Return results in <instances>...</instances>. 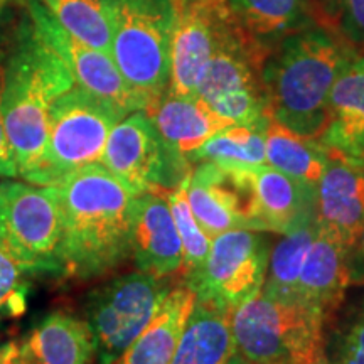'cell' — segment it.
Masks as SVG:
<instances>
[{
    "label": "cell",
    "mask_w": 364,
    "mask_h": 364,
    "mask_svg": "<svg viewBox=\"0 0 364 364\" xmlns=\"http://www.w3.org/2000/svg\"><path fill=\"white\" fill-rule=\"evenodd\" d=\"M61 208L59 273L91 280L132 258L135 193L102 164L71 172L54 184Z\"/></svg>",
    "instance_id": "obj_1"
},
{
    "label": "cell",
    "mask_w": 364,
    "mask_h": 364,
    "mask_svg": "<svg viewBox=\"0 0 364 364\" xmlns=\"http://www.w3.org/2000/svg\"><path fill=\"white\" fill-rule=\"evenodd\" d=\"M358 53L321 26L287 36L262 66L268 117L295 134L321 139L332 86Z\"/></svg>",
    "instance_id": "obj_2"
},
{
    "label": "cell",
    "mask_w": 364,
    "mask_h": 364,
    "mask_svg": "<svg viewBox=\"0 0 364 364\" xmlns=\"http://www.w3.org/2000/svg\"><path fill=\"white\" fill-rule=\"evenodd\" d=\"M4 65L2 113L9 145L21 179L33 182L48 145L54 100L75 86L63 59L26 26Z\"/></svg>",
    "instance_id": "obj_3"
},
{
    "label": "cell",
    "mask_w": 364,
    "mask_h": 364,
    "mask_svg": "<svg viewBox=\"0 0 364 364\" xmlns=\"http://www.w3.org/2000/svg\"><path fill=\"white\" fill-rule=\"evenodd\" d=\"M108 2L110 56L142 110H149L169 91L174 0Z\"/></svg>",
    "instance_id": "obj_4"
},
{
    "label": "cell",
    "mask_w": 364,
    "mask_h": 364,
    "mask_svg": "<svg viewBox=\"0 0 364 364\" xmlns=\"http://www.w3.org/2000/svg\"><path fill=\"white\" fill-rule=\"evenodd\" d=\"M321 312L300 302L258 294L231 311L235 356L247 364L309 361L329 364Z\"/></svg>",
    "instance_id": "obj_5"
},
{
    "label": "cell",
    "mask_w": 364,
    "mask_h": 364,
    "mask_svg": "<svg viewBox=\"0 0 364 364\" xmlns=\"http://www.w3.org/2000/svg\"><path fill=\"white\" fill-rule=\"evenodd\" d=\"M125 112L75 85L54 100L49 112L43 166L31 184L54 186L63 177L100 164L110 132Z\"/></svg>",
    "instance_id": "obj_6"
},
{
    "label": "cell",
    "mask_w": 364,
    "mask_h": 364,
    "mask_svg": "<svg viewBox=\"0 0 364 364\" xmlns=\"http://www.w3.org/2000/svg\"><path fill=\"white\" fill-rule=\"evenodd\" d=\"M172 290L167 277L125 273L90 290L83 318L90 327L98 364H112L145 331Z\"/></svg>",
    "instance_id": "obj_7"
},
{
    "label": "cell",
    "mask_w": 364,
    "mask_h": 364,
    "mask_svg": "<svg viewBox=\"0 0 364 364\" xmlns=\"http://www.w3.org/2000/svg\"><path fill=\"white\" fill-rule=\"evenodd\" d=\"M267 51L253 43L231 12L218 31L215 51L198 95L218 115L235 125H262L270 120L262 85Z\"/></svg>",
    "instance_id": "obj_8"
},
{
    "label": "cell",
    "mask_w": 364,
    "mask_h": 364,
    "mask_svg": "<svg viewBox=\"0 0 364 364\" xmlns=\"http://www.w3.org/2000/svg\"><path fill=\"white\" fill-rule=\"evenodd\" d=\"M61 230L54 186L0 181V243L34 273H59Z\"/></svg>",
    "instance_id": "obj_9"
},
{
    "label": "cell",
    "mask_w": 364,
    "mask_h": 364,
    "mask_svg": "<svg viewBox=\"0 0 364 364\" xmlns=\"http://www.w3.org/2000/svg\"><path fill=\"white\" fill-rule=\"evenodd\" d=\"M268 258L270 245L262 231H225L213 236L206 262L184 285L196 294V302L231 312L262 292Z\"/></svg>",
    "instance_id": "obj_10"
},
{
    "label": "cell",
    "mask_w": 364,
    "mask_h": 364,
    "mask_svg": "<svg viewBox=\"0 0 364 364\" xmlns=\"http://www.w3.org/2000/svg\"><path fill=\"white\" fill-rule=\"evenodd\" d=\"M100 164L135 194L169 193L193 169L188 159L167 147L144 110L113 127Z\"/></svg>",
    "instance_id": "obj_11"
},
{
    "label": "cell",
    "mask_w": 364,
    "mask_h": 364,
    "mask_svg": "<svg viewBox=\"0 0 364 364\" xmlns=\"http://www.w3.org/2000/svg\"><path fill=\"white\" fill-rule=\"evenodd\" d=\"M26 6L34 33L63 59L75 85L105 102L115 105L127 115L142 110L139 100L129 90L110 54L73 38L46 11L41 0H26Z\"/></svg>",
    "instance_id": "obj_12"
},
{
    "label": "cell",
    "mask_w": 364,
    "mask_h": 364,
    "mask_svg": "<svg viewBox=\"0 0 364 364\" xmlns=\"http://www.w3.org/2000/svg\"><path fill=\"white\" fill-rule=\"evenodd\" d=\"M191 211L211 236L230 230L255 231V191L250 169L201 161L186 179Z\"/></svg>",
    "instance_id": "obj_13"
},
{
    "label": "cell",
    "mask_w": 364,
    "mask_h": 364,
    "mask_svg": "<svg viewBox=\"0 0 364 364\" xmlns=\"http://www.w3.org/2000/svg\"><path fill=\"white\" fill-rule=\"evenodd\" d=\"M174 12L167 93L196 97L230 9L225 0H174Z\"/></svg>",
    "instance_id": "obj_14"
},
{
    "label": "cell",
    "mask_w": 364,
    "mask_h": 364,
    "mask_svg": "<svg viewBox=\"0 0 364 364\" xmlns=\"http://www.w3.org/2000/svg\"><path fill=\"white\" fill-rule=\"evenodd\" d=\"M326 149V166L316 188L318 230L351 247L364 225V162Z\"/></svg>",
    "instance_id": "obj_15"
},
{
    "label": "cell",
    "mask_w": 364,
    "mask_h": 364,
    "mask_svg": "<svg viewBox=\"0 0 364 364\" xmlns=\"http://www.w3.org/2000/svg\"><path fill=\"white\" fill-rule=\"evenodd\" d=\"M132 260L140 272L156 277H171L181 272L182 245L166 194L140 193L135 196Z\"/></svg>",
    "instance_id": "obj_16"
},
{
    "label": "cell",
    "mask_w": 364,
    "mask_h": 364,
    "mask_svg": "<svg viewBox=\"0 0 364 364\" xmlns=\"http://www.w3.org/2000/svg\"><path fill=\"white\" fill-rule=\"evenodd\" d=\"M255 191V231L285 235L316 216V189L270 166L250 169Z\"/></svg>",
    "instance_id": "obj_17"
},
{
    "label": "cell",
    "mask_w": 364,
    "mask_h": 364,
    "mask_svg": "<svg viewBox=\"0 0 364 364\" xmlns=\"http://www.w3.org/2000/svg\"><path fill=\"white\" fill-rule=\"evenodd\" d=\"M240 29L270 53L287 36L321 26L322 0H225Z\"/></svg>",
    "instance_id": "obj_18"
},
{
    "label": "cell",
    "mask_w": 364,
    "mask_h": 364,
    "mask_svg": "<svg viewBox=\"0 0 364 364\" xmlns=\"http://www.w3.org/2000/svg\"><path fill=\"white\" fill-rule=\"evenodd\" d=\"M348 248L331 235L318 230L309 250L297 284V302L332 317L349 289Z\"/></svg>",
    "instance_id": "obj_19"
},
{
    "label": "cell",
    "mask_w": 364,
    "mask_h": 364,
    "mask_svg": "<svg viewBox=\"0 0 364 364\" xmlns=\"http://www.w3.org/2000/svg\"><path fill=\"white\" fill-rule=\"evenodd\" d=\"M144 112L154 122L167 147L189 162L191 156L213 135L235 125L228 118L218 115L199 97H176L166 93L152 108Z\"/></svg>",
    "instance_id": "obj_20"
},
{
    "label": "cell",
    "mask_w": 364,
    "mask_h": 364,
    "mask_svg": "<svg viewBox=\"0 0 364 364\" xmlns=\"http://www.w3.org/2000/svg\"><path fill=\"white\" fill-rule=\"evenodd\" d=\"M21 364H91L95 343L85 318L51 312L17 343Z\"/></svg>",
    "instance_id": "obj_21"
},
{
    "label": "cell",
    "mask_w": 364,
    "mask_h": 364,
    "mask_svg": "<svg viewBox=\"0 0 364 364\" xmlns=\"http://www.w3.org/2000/svg\"><path fill=\"white\" fill-rule=\"evenodd\" d=\"M318 142L359 159V149L364 142V51L348 63L332 86L327 125Z\"/></svg>",
    "instance_id": "obj_22"
},
{
    "label": "cell",
    "mask_w": 364,
    "mask_h": 364,
    "mask_svg": "<svg viewBox=\"0 0 364 364\" xmlns=\"http://www.w3.org/2000/svg\"><path fill=\"white\" fill-rule=\"evenodd\" d=\"M194 306L193 290L174 287L152 322L112 364H171Z\"/></svg>",
    "instance_id": "obj_23"
},
{
    "label": "cell",
    "mask_w": 364,
    "mask_h": 364,
    "mask_svg": "<svg viewBox=\"0 0 364 364\" xmlns=\"http://www.w3.org/2000/svg\"><path fill=\"white\" fill-rule=\"evenodd\" d=\"M230 311L196 302L171 364H225L235 354Z\"/></svg>",
    "instance_id": "obj_24"
},
{
    "label": "cell",
    "mask_w": 364,
    "mask_h": 364,
    "mask_svg": "<svg viewBox=\"0 0 364 364\" xmlns=\"http://www.w3.org/2000/svg\"><path fill=\"white\" fill-rule=\"evenodd\" d=\"M265 156L267 166L314 189L326 166L324 145L295 134L273 118L265 130Z\"/></svg>",
    "instance_id": "obj_25"
},
{
    "label": "cell",
    "mask_w": 364,
    "mask_h": 364,
    "mask_svg": "<svg viewBox=\"0 0 364 364\" xmlns=\"http://www.w3.org/2000/svg\"><path fill=\"white\" fill-rule=\"evenodd\" d=\"M316 235L317 221L314 216L282 236V240L270 252L262 295L297 302L299 277Z\"/></svg>",
    "instance_id": "obj_26"
},
{
    "label": "cell",
    "mask_w": 364,
    "mask_h": 364,
    "mask_svg": "<svg viewBox=\"0 0 364 364\" xmlns=\"http://www.w3.org/2000/svg\"><path fill=\"white\" fill-rule=\"evenodd\" d=\"M267 125L268 122L262 125L226 127L196 150L191 156V164L209 161L225 167H236V169H253V167L267 166Z\"/></svg>",
    "instance_id": "obj_27"
},
{
    "label": "cell",
    "mask_w": 364,
    "mask_h": 364,
    "mask_svg": "<svg viewBox=\"0 0 364 364\" xmlns=\"http://www.w3.org/2000/svg\"><path fill=\"white\" fill-rule=\"evenodd\" d=\"M63 29L81 43L110 54L112 12L108 0H41Z\"/></svg>",
    "instance_id": "obj_28"
},
{
    "label": "cell",
    "mask_w": 364,
    "mask_h": 364,
    "mask_svg": "<svg viewBox=\"0 0 364 364\" xmlns=\"http://www.w3.org/2000/svg\"><path fill=\"white\" fill-rule=\"evenodd\" d=\"M191 172V171H189ZM186 179L184 177L174 189L167 193V203H169L172 218H174L177 233H179L182 245V279L189 282L196 273L201 270L203 263L206 262L209 248H211V236L203 230L196 216L191 211L188 194H186Z\"/></svg>",
    "instance_id": "obj_29"
},
{
    "label": "cell",
    "mask_w": 364,
    "mask_h": 364,
    "mask_svg": "<svg viewBox=\"0 0 364 364\" xmlns=\"http://www.w3.org/2000/svg\"><path fill=\"white\" fill-rule=\"evenodd\" d=\"M321 27L364 51V0H322Z\"/></svg>",
    "instance_id": "obj_30"
},
{
    "label": "cell",
    "mask_w": 364,
    "mask_h": 364,
    "mask_svg": "<svg viewBox=\"0 0 364 364\" xmlns=\"http://www.w3.org/2000/svg\"><path fill=\"white\" fill-rule=\"evenodd\" d=\"M34 273L11 250L0 243V309L24 307L27 275Z\"/></svg>",
    "instance_id": "obj_31"
},
{
    "label": "cell",
    "mask_w": 364,
    "mask_h": 364,
    "mask_svg": "<svg viewBox=\"0 0 364 364\" xmlns=\"http://www.w3.org/2000/svg\"><path fill=\"white\" fill-rule=\"evenodd\" d=\"M341 356L351 364H364V306L346 334Z\"/></svg>",
    "instance_id": "obj_32"
},
{
    "label": "cell",
    "mask_w": 364,
    "mask_h": 364,
    "mask_svg": "<svg viewBox=\"0 0 364 364\" xmlns=\"http://www.w3.org/2000/svg\"><path fill=\"white\" fill-rule=\"evenodd\" d=\"M4 65H6V63L0 61V177H2V179H16V177H19V172H17V166L16 162H14L11 145H9L6 124H4V113H2Z\"/></svg>",
    "instance_id": "obj_33"
},
{
    "label": "cell",
    "mask_w": 364,
    "mask_h": 364,
    "mask_svg": "<svg viewBox=\"0 0 364 364\" xmlns=\"http://www.w3.org/2000/svg\"><path fill=\"white\" fill-rule=\"evenodd\" d=\"M348 272H349V284L364 287V225L351 247L348 248Z\"/></svg>",
    "instance_id": "obj_34"
},
{
    "label": "cell",
    "mask_w": 364,
    "mask_h": 364,
    "mask_svg": "<svg viewBox=\"0 0 364 364\" xmlns=\"http://www.w3.org/2000/svg\"><path fill=\"white\" fill-rule=\"evenodd\" d=\"M0 364H21L17 343H14V341L2 343L0 341Z\"/></svg>",
    "instance_id": "obj_35"
},
{
    "label": "cell",
    "mask_w": 364,
    "mask_h": 364,
    "mask_svg": "<svg viewBox=\"0 0 364 364\" xmlns=\"http://www.w3.org/2000/svg\"><path fill=\"white\" fill-rule=\"evenodd\" d=\"M272 364H321V363H309V361H277Z\"/></svg>",
    "instance_id": "obj_36"
},
{
    "label": "cell",
    "mask_w": 364,
    "mask_h": 364,
    "mask_svg": "<svg viewBox=\"0 0 364 364\" xmlns=\"http://www.w3.org/2000/svg\"><path fill=\"white\" fill-rule=\"evenodd\" d=\"M225 364H247V363L241 361V359H240L238 356H235V354H233V356H231L230 359H228V361H226Z\"/></svg>",
    "instance_id": "obj_37"
},
{
    "label": "cell",
    "mask_w": 364,
    "mask_h": 364,
    "mask_svg": "<svg viewBox=\"0 0 364 364\" xmlns=\"http://www.w3.org/2000/svg\"><path fill=\"white\" fill-rule=\"evenodd\" d=\"M359 161L364 162V142L361 145V149H359Z\"/></svg>",
    "instance_id": "obj_38"
},
{
    "label": "cell",
    "mask_w": 364,
    "mask_h": 364,
    "mask_svg": "<svg viewBox=\"0 0 364 364\" xmlns=\"http://www.w3.org/2000/svg\"><path fill=\"white\" fill-rule=\"evenodd\" d=\"M338 364H351L348 361V359H344L343 356H339V359H338Z\"/></svg>",
    "instance_id": "obj_39"
},
{
    "label": "cell",
    "mask_w": 364,
    "mask_h": 364,
    "mask_svg": "<svg viewBox=\"0 0 364 364\" xmlns=\"http://www.w3.org/2000/svg\"><path fill=\"white\" fill-rule=\"evenodd\" d=\"M2 6H4V2H0V12H2Z\"/></svg>",
    "instance_id": "obj_40"
},
{
    "label": "cell",
    "mask_w": 364,
    "mask_h": 364,
    "mask_svg": "<svg viewBox=\"0 0 364 364\" xmlns=\"http://www.w3.org/2000/svg\"><path fill=\"white\" fill-rule=\"evenodd\" d=\"M0 2H6V0H0Z\"/></svg>",
    "instance_id": "obj_41"
}]
</instances>
